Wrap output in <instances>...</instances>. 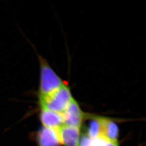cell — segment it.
Wrapping results in <instances>:
<instances>
[{
  "label": "cell",
  "mask_w": 146,
  "mask_h": 146,
  "mask_svg": "<svg viewBox=\"0 0 146 146\" xmlns=\"http://www.w3.org/2000/svg\"><path fill=\"white\" fill-rule=\"evenodd\" d=\"M90 146H107V140L100 137L93 139Z\"/></svg>",
  "instance_id": "30bf717a"
},
{
  "label": "cell",
  "mask_w": 146,
  "mask_h": 146,
  "mask_svg": "<svg viewBox=\"0 0 146 146\" xmlns=\"http://www.w3.org/2000/svg\"><path fill=\"white\" fill-rule=\"evenodd\" d=\"M107 146H119L117 142H113L107 140Z\"/></svg>",
  "instance_id": "8fae6325"
},
{
  "label": "cell",
  "mask_w": 146,
  "mask_h": 146,
  "mask_svg": "<svg viewBox=\"0 0 146 146\" xmlns=\"http://www.w3.org/2000/svg\"><path fill=\"white\" fill-rule=\"evenodd\" d=\"M61 144L65 146H78L80 129L62 125L56 129Z\"/></svg>",
  "instance_id": "277c9868"
},
{
  "label": "cell",
  "mask_w": 146,
  "mask_h": 146,
  "mask_svg": "<svg viewBox=\"0 0 146 146\" xmlns=\"http://www.w3.org/2000/svg\"><path fill=\"white\" fill-rule=\"evenodd\" d=\"M70 89L66 84L50 94L38 95L39 104L42 110L62 113L72 99Z\"/></svg>",
  "instance_id": "7a4b0ae2"
},
{
  "label": "cell",
  "mask_w": 146,
  "mask_h": 146,
  "mask_svg": "<svg viewBox=\"0 0 146 146\" xmlns=\"http://www.w3.org/2000/svg\"><path fill=\"white\" fill-rule=\"evenodd\" d=\"M61 114L64 125L78 129H80L85 118L84 114L80 108L78 102L73 98Z\"/></svg>",
  "instance_id": "3957f363"
},
{
  "label": "cell",
  "mask_w": 146,
  "mask_h": 146,
  "mask_svg": "<svg viewBox=\"0 0 146 146\" xmlns=\"http://www.w3.org/2000/svg\"><path fill=\"white\" fill-rule=\"evenodd\" d=\"M40 120L43 127L57 129L63 125V119L61 113H58L46 110H42Z\"/></svg>",
  "instance_id": "52a82bcc"
},
{
  "label": "cell",
  "mask_w": 146,
  "mask_h": 146,
  "mask_svg": "<svg viewBox=\"0 0 146 146\" xmlns=\"http://www.w3.org/2000/svg\"><path fill=\"white\" fill-rule=\"evenodd\" d=\"M35 50L40 66V86L38 95L50 94L61 87L64 82L52 69L48 60L38 54L36 48L27 39Z\"/></svg>",
  "instance_id": "6da1fadb"
},
{
  "label": "cell",
  "mask_w": 146,
  "mask_h": 146,
  "mask_svg": "<svg viewBox=\"0 0 146 146\" xmlns=\"http://www.w3.org/2000/svg\"><path fill=\"white\" fill-rule=\"evenodd\" d=\"M36 141L38 146H60L56 129L43 127L37 131Z\"/></svg>",
  "instance_id": "5b68a950"
},
{
  "label": "cell",
  "mask_w": 146,
  "mask_h": 146,
  "mask_svg": "<svg viewBox=\"0 0 146 146\" xmlns=\"http://www.w3.org/2000/svg\"><path fill=\"white\" fill-rule=\"evenodd\" d=\"M86 133L92 139H95L101 137V123L100 117H93L91 118L86 129Z\"/></svg>",
  "instance_id": "ba28073f"
},
{
  "label": "cell",
  "mask_w": 146,
  "mask_h": 146,
  "mask_svg": "<svg viewBox=\"0 0 146 146\" xmlns=\"http://www.w3.org/2000/svg\"><path fill=\"white\" fill-rule=\"evenodd\" d=\"M100 120L101 123V137L107 141L117 142L119 131L117 125L108 118L100 117Z\"/></svg>",
  "instance_id": "8992f818"
},
{
  "label": "cell",
  "mask_w": 146,
  "mask_h": 146,
  "mask_svg": "<svg viewBox=\"0 0 146 146\" xmlns=\"http://www.w3.org/2000/svg\"><path fill=\"white\" fill-rule=\"evenodd\" d=\"M93 139H92L86 133L81 136L80 141H79V146H90Z\"/></svg>",
  "instance_id": "9c48e42d"
}]
</instances>
